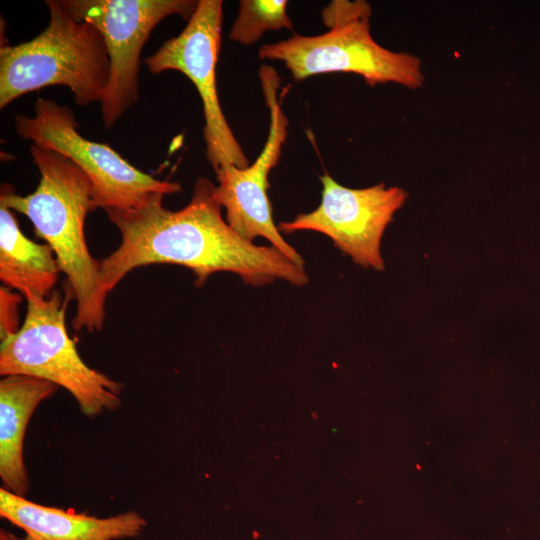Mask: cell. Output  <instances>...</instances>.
Wrapping results in <instances>:
<instances>
[{
    "mask_svg": "<svg viewBox=\"0 0 540 540\" xmlns=\"http://www.w3.org/2000/svg\"><path fill=\"white\" fill-rule=\"evenodd\" d=\"M215 184L199 178L189 203L171 211L158 194L143 205L108 208L109 220L118 228L121 242L100 260L103 288L109 294L137 267L176 264L187 267L201 286L220 271L237 274L245 284L264 286L277 279L303 286L309 279L298 265L273 246H258L239 236L221 214Z\"/></svg>",
    "mask_w": 540,
    "mask_h": 540,
    "instance_id": "cell-1",
    "label": "cell"
},
{
    "mask_svg": "<svg viewBox=\"0 0 540 540\" xmlns=\"http://www.w3.org/2000/svg\"><path fill=\"white\" fill-rule=\"evenodd\" d=\"M29 151L40 173L36 189L21 196L4 187L0 204L25 215L35 234L52 248L76 300L73 328L99 331L108 294L101 281L100 261L91 256L85 237L86 216L97 208L93 184L64 155L33 144Z\"/></svg>",
    "mask_w": 540,
    "mask_h": 540,
    "instance_id": "cell-2",
    "label": "cell"
},
{
    "mask_svg": "<svg viewBox=\"0 0 540 540\" xmlns=\"http://www.w3.org/2000/svg\"><path fill=\"white\" fill-rule=\"evenodd\" d=\"M50 20L30 41L0 47V108L43 87H68L74 101L101 102L110 77V59L102 34L79 20L62 0H47Z\"/></svg>",
    "mask_w": 540,
    "mask_h": 540,
    "instance_id": "cell-3",
    "label": "cell"
},
{
    "mask_svg": "<svg viewBox=\"0 0 540 540\" xmlns=\"http://www.w3.org/2000/svg\"><path fill=\"white\" fill-rule=\"evenodd\" d=\"M72 298L68 283L47 298H26L20 329L1 340L0 374L31 376L63 387L83 414L94 417L120 406L123 384L89 367L80 357L65 322Z\"/></svg>",
    "mask_w": 540,
    "mask_h": 540,
    "instance_id": "cell-4",
    "label": "cell"
},
{
    "mask_svg": "<svg viewBox=\"0 0 540 540\" xmlns=\"http://www.w3.org/2000/svg\"><path fill=\"white\" fill-rule=\"evenodd\" d=\"M371 12L325 24L328 31L314 36L294 34L259 49L261 59L284 63L295 81L331 72L355 73L370 86L396 83L410 89L424 84L420 58L394 52L371 36Z\"/></svg>",
    "mask_w": 540,
    "mask_h": 540,
    "instance_id": "cell-5",
    "label": "cell"
},
{
    "mask_svg": "<svg viewBox=\"0 0 540 540\" xmlns=\"http://www.w3.org/2000/svg\"><path fill=\"white\" fill-rule=\"evenodd\" d=\"M15 127L23 140L74 162L92 182L97 208H136L155 195L181 191L179 183L156 179L109 145L84 138L73 111L52 99L38 98L34 115H17Z\"/></svg>",
    "mask_w": 540,
    "mask_h": 540,
    "instance_id": "cell-6",
    "label": "cell"
},
{
    "mask_svg": "<svg viewBox=\"0 0 540 540\" xmlns=\"http://www.w3.org/2000/svg\"><path fill=\"white\" fill-rule=\"evenodd\" d=\"M79 20L102 34L110 59V77L101 100L108 129L138 98L140 55L152 30L170 15L189 20L194 0H62Z\"/></svg>",
    "mask_w": 540,
    "mask_h": 540,
    "instance_id": "cell-7",
    "label": "cell"
},
{
    "mask_svg": "<svg viewBox=\"0 0 540 540\" xmlns=\"http://www.w3.org/2000/svg\"><path fill=\"white\" fill-rule=\"evenodd\" d=\"M222 8L221 0H199L182 32L144 60L151 73L176 70L196 87L203 106L206 155L215 172L228 165L239 168L249 165L217 95L216 63L221 47Z\"/></svg>",
    "mask_w": 540,
    "mask_h": 540,
    "instance_id": "cell-8",
    "label": "cell"
},
{
    "mask_svg": "<svg viewBox=\"0 0 540 540\" xmlns=\"http://www.w3.org/2000/svg\"><path fill=\"white\" fill-rule=\"evenodd\" d=\"M320 180L319 206L298 214L291 221L281 222L279 231L322 233L356 264L384 270L381 240L394 214L405 203L407 192L399 187H386L384 183L361 189L348 188L327 173L320 176Z\"/></svg>",
    "mask_w": 540,
    "mask_h": 540,
    "instance_id": "cell-9",
    "label": "cell"
},
{
    "mask_svg": "<svg viewBox=\"0 0 540 540\" xmlns=\"http://www.w3.org/2000/svg\"><path fill=\"white\" fill-rule=\"evenodd\" d=\"M259 78L270 117L265 145L253 164L244 168L228 165L215 172V197L225 209L226 222L239 236L249 242L263 237L291 261L304 266L302 256L274 224L268 196L269 173L277 165L287 137L288 120L278 101L280 78L269 65L260 67Z\"/></svg>",
    "mask_w": 540,
    "mask_h": 540,
    "instance_id": "cell-10",
    "label": "cell"
},
{
    "mask_svg": "<svg viewBox=\"0 0 540 540\" xmlns=\"http://www.w3.org/2000/svg\"><path fill=\"white\" fill-rule=\"evenodd\" d=\"M0 515L25 532L22 540H119L137 537L147 526L136 511L98 518L43 506L3 487Z\"/></svg>",
    "mask_w": 540,
    "mask_h": 540,
    "instance_id": "cell-11",
    "label": "cell"
},
{
    "mask_svg": "<svg viewBox=\"0 0 540 540\" xmlns=\"http://www.w3.org/2000/svg\"><path fill=\"white\" fill-rule=\"evenodd\" d=\"M58 386L49 381L8 375L0 381V476L3 488L24 496L29 479L23 460V442L29 420Z\"/></svg>",
    "mask_w": 540,
    "mask_h": 540,
    "instance_id": "cell-12",
    "label": "cell"
},
{
    "mask_svg": "<svg viewBox=\"0 0 540 540\" xmlns=\"http://www.w3.org/2000/svg\"><path fill=\"white\" fill-rule=\"evenodd\" d=\"M59 266L52 248L21 231L13 211L0 204V280L25 298H47L58 281Z\"/></svg>",
    "mask_w": 540,
    "mask_h": 540,
    "instance_id": "cell-13",
    "label": "cell"
},
{
    "mask_svg": "<svg viewBox=\"0 0 540 540\" xmlns=\"http://www.w3.org/2000/svg\"><path fill=\"white\" fill-rule=\"evenodd\" d=\"M293 24L284 0H241L230 39L242 45L255 43L266 31L289 29Z\"/></svg>",
    "mask_w": 540,
    "mask_h": 540,
    "instance_id": "cell-14",
    "label": "cell"
},
{
    "mask_svg": "<svg viewBox=\"0 0 540 540\" xmlns=\"http://www.w3.org/2000/svg\"><path fill=\"white\" fill-rule=\"evenodd\" d=\"M22 302V297L18 293H14L6 286L0 287V337L1 340L5 337L16 333L21 325H19V305Z\"/></svg>",
    "mask_w": 540,
    "mask_h": 540,
    "instance_id": "cell-15",
    "label": "cell"
}]
</instances>
